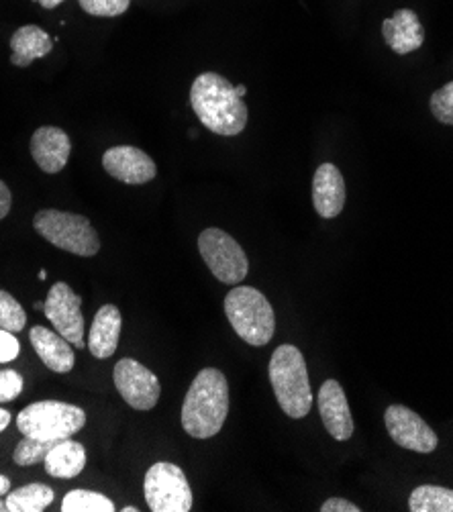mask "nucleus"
<instances>
[{"label": "nucleus", "instance_id": "obj_1", "mask_svg": "<svg viewBox=\"0 0 453 512\" xmlns=\"http://www.w3.org/2000/svg\"><path fill=\"white\" fill-rule=\"evenodd\" d=\"M190 105L211 133L239 135L247 125V107L227 78L205 72L200 74L190 88Z\"/></svg>", "mask_w": 453, "mask_h": 512}, {"label": "nucleus", "instance_id": "obj_2", "mask_svg": "<svg viewBox=\"0 0 453 512\" xmlns=\"http://www.w3.org/2000/svg\"><path fill=\"white\" fill-rule=\"evenodd\" d=\"M229 413V384L223 372L207 368L190 384L182 404V427L194 439L215 437Z\"/></svg>", "mask_w": 453, "mask_h": 512}, {"label": "nucleus", "instance_id": "obj_3", "mask_svg": "<svg viewBox=\"0 0 453 512\" xmlns=\"http://www.w3.org/2000/svg\"><path fill=\"white\" fill-rule=\"evenodd\" d=\"M270 382L278 404L290 419H302L311 413L313 390L307 362L294 345H280L270 362Z\"/></svg>", "mask_w": 453, "mask_h": 512}, {"label": "nucleus", "instance_id": "obj_4", "mask_svg": "<svg viewBox=\"0 0 453 512\" xmlns=\"http://www.w3.org/2000/svg\"><path fill=\"white\" fill-rule=\"evenodd\" d=\"M225 313L235 333L249 345L264 347L274 337V309L268 298L256 288H233L225 298Z\"/></svg>", "mask_w": 453, "mask_h": 512}, {"label": "nucleus", "instance_id": "obj_5", "mask_svg": "<svg viewBox=\"0 0 453 512\" xmlns=\"http://www.w3.org/2000/svg\"><path fill=\"white\" fill-rule=\"evenodd\" d=\"M84 425L86 415L80 406L58 400H41L29 404L17 417V427L23 437L35 439L62 441L76 435Z\"/></svg>", "mask_w": 453, "mask_h": 512}, {"label": "nucleus", "instance_id": "obj_6", "mask_svg": "<svg viewBox=\"0 0 453 512\" xmlns=\"http://www.w3.org/2000/svg\"><path fill=\"white\" fill-rule=\"evenodd\" d=\"M33 227L52 245L68 253L80 255V258H92V255H96L100 249L96 229L82 215L45 209L35 215Z\"/></svg>", "mask_w": 453, "mask_h": 512}, {"label": "nucleus", "instance_id": "obj_7", "mask_svg": "<svg viewBox=\"0 0 453 512\" xmlns=\"http://www.w3.org/2000/svg\"><path fill=\"white\" fill-rule=\"evenodd\" d=\"M143 492L154 512H188L192 508L190 484L184 472L170 462H158L147 470Z\"/></svg>", "mask_w": 453, "mask_h": 512}, {"label": "nucleus", "instance_id": "obj_8", "mask_svg": "<svg viewBox=\"0 0 453 512\" xmlns=\"http://www.w3.org/2000/svg\"><path fill=\"white\" fill-rule=\"evenodd\" d=\"M198 251L213 276L223 284H239L249 272V262L243 247L221 229L211 227L200 233Z\"/></svg>", "mask_w": 453, "mask_h": 512}, {"label": "nucleus", "instance_id": "obj_9", "mask_svg": "<svg viewBox=\"0 0 453 512\" xmlns=\"http://www.w3.org/2000/svg\"><path fill=\"white\" fill-rule=\"evenodd\" d=\"M82 300L66 284L58 282L52 286L45 300V317L56 327V331L74 347H84V317H82Z\"/></svg>", "mask_w": 453, "mask_h": 512}, {"label": "nucleus", "instance_id": "obj_10", "mask_svg": "<svg viewBox=\"0 0 453 512\" xmlns=\"http://www.w3.org/2000/svg\"><path fill=\"white\" fill-rule=\"evenodd\" d=\"M115 386L123 400L135 411H151L160 400V380L143 364L131 357L117 362L115 366Z\"/></svg>", "mask_w": 453, "mask_h": 512}, {"label": "nucleus", "instance_id": "obj_11", "mask_svg": "<svg viewBox=\"0 0 453 512\" xmlns=\"http://www.w3.org/2000/svg\"><path fill=\"white\" fill-rule=\"evenodd\" d=\"M384 423L392 441L400 447L417 451V453H431L437 449V435L435 431L415 413L411 408L402 404H392L386 408Z\"/></svg>", "mask_w": 453, "mask_h": 512}, {"label": "nucleus", "instance_id": "obj_12", "mask_svg": "<svg viewBox=\"0 0 453 512\" xmlns=\"http://www.w3.org/2000/svg\"><path fill=\"white\" fill-rule=\"evenodd\" d=\"M103 168L109 176L125 184H145L158 174L156 162L147 153L133 145H117L105 151Z\"/></svg>", "mask_w": 453, "mask_h": 512}, {"label": "nucleus", "instance_id": "obj_13", "mask_svg": "<svg viewBox=\"0 0 453 512\" xmlns=\"http://www.w3.org/2000/svg\"><path fill=\"white\" fill-rule=\"evenodd\" d=\"M72 143L60 127H39L31 137V156L45 174H58L70 160Z\"/></svg>", "mask_w": 453, "mask_h": 512}, {"label": "nucleus", "instance_id": "obj_14", "mask_svg": "<svg viewBox=\"0 0 453 512\" xmlns=\"http://www.w3.org/2000/svg\"><path fill=\"white\" fill-rule=\"evenodd\" d=\"M319 413L329 435L337 441H347L354 435V419H351L345 392L337 380H327L319 390Z\"/></svg>", "mask_w": 453, "mask_h": 512}, {"label": "nucleus", "instance_id": "obj_15", "mask_svg": "<svg viewBox=\"0 0 453 512\" xmlns=\"http://www.w3.org/2000/svg\"><path fill=\"white\" fill-rule=\"evenodd\" d=\"M382 35L386 45L400 56L417 51L425 41L423 25L415 11L400 9L382 23Z\"/></svg>", "mask_w": 453, "mask_h": 512}, {"label": "nucleus", "instance_id": "obj_16", "mask_svg": "<svg viewBox=\"0 0 453 512\" xmlns=\"http://www.w3.org/2000/svg\"><path fill=\"white\" fill-rule=\"evenodd\" d=\"M313 204L323 219L341 215L345 207V182L337 166L323 164L313 178Z\"/></svg>", "mask_w": 453, "mask_h": 512}, {"label": "nucleus", "instance_id": "obj_17", "mask_svg": "<svg viewBox=\"0 0 453 512\" xmlns=\"http://www.w3.org/2000/svg\"><path fill=\"white\" fill-rule=\"evenodd\" d=\"M31 345L35 349V353L41 357V362L56 374H68L72 372L76 357H74V349L70 347V343L60 335L49 331L41 325L31 329Z\"/></svg>", "mask_w": 453, "mask_h": 512}, {"label": "nucleus", "instance_id": "obj_18", "mask_svg": "<svg viewBox=\"0 0 453 512\" xmlns=\"http://www.w3.org/2000/svg\"><path fill=\"white\" fill-rule=\"evenodd\" d=\"M121 311L115 304H105L94 317L92 329H90V341L88 349L96 357V360H107V357H113L119 345L121 337Z\"/></svg>", "mask_w": 453, "mask_h": 512}, {"label": "nucleus", "instance_id": "obj_19", "mask_svg": "<svg viewBox=\"0 0 453 512\" xmlns=\"http://www.w3.org/2000/svg\"><path fill=\"white\" fill-rule=\"evenodd\" d=\"M54 47V39L37 25H23L11 37V64L27 68L35 60L45 58Z\"/></svg>", "mask_w": 453, "mask_h": 512}, {"label": "nucleus", "instance_id": "obj_20", "mask_svg": "<svg viewBox=\"0 0 453 512\" xmlns=\"http://www.w3.org/2000/svg\"><path fill=\"white\" fill-rule=\"evenodd\" d=\"M45 470L49 476L54 478H76L80 476V472L86 466V451L78 441L62 439L58 441L52 451L47 453V457L43 459Z\"/></svg>", "mask_w": 453, "mask_h": 512}, {"label": "nucleus", "instance_id": "obj_21", "mask_svg": "<svg viewBox=\"0 0 453 512\" xmlns=\"http://www.w3.org/2000/svg\"><path fill=\"white\" fill-rule=\"evenodd\" d=\"M54 502V490L45 484H27L7 494L9 512H41Z\"/></svg>", "mask_w": 453, "mask_h": 512}, {"label": "nucleus", "instance_id": "obj_22", "mask_svg": "<svg viewBox=\"0 0 453 512\" xmlns=\"http://www.w3.org/2000/svg\"><path fill=\"white\" fill-rule=\"evenodd\" d=\"M411 512H453V490L441 486H419L409 498Z\"/></svg>", "mask_w": 453, "mask_h": 512}, {"label": "nucleus", "instance_id": "obj_23", "mask_svg": "<svg viewBox=\"0 0 453 512\" xmlns=\"http://www.w3.org/2000/svg\"><path fill=\"white\" fill-rule=\"evenodd\" d=\"M115 504L107 496L90 490H72L62 500V512H113Z\"/></svg>", "mask_w": 453, "mask_h": 512}, {"label": "nucleus", "instance_id": "obj_24", "mask_svg": "<svg viewBox=\"0 0 453 512\" xmlns=\"http://www.w3.org/2000/svg\"><path fill=\"white\" fill-rule=\"evenodd\" d=\"M58 441H52V439H35V437H25L15 453H13V459L17 466H35L39 462H43V459L47 457V453L52 451V447L56 445Z\"/></svg>", "mask_w": 453, "mask_h": 512}, {"label": "nucleus", "instance_id": "obj_25", "mask_svg": "<svg viewBox=\"0 0 453 512\" xmlns=\"http://www.w3.org/2000/svg\"><path fill=\"white\" fill-rule=\"evenodd\" d=\"M25 325H27V313L23 311V306L15 300V296L0 290V329L19 333L25 329Z\"/></svg>", "mask_w": 453, "mask_h": 512}, {"label": "nucleus", "instance_id": "obj_26", "mask_svg": "<svg viewBox=\"0 0 453 512\" xmlns=\"http://www.w3.org/2000/svg\"><path fill=\"white\" fill-rule=\"evenodd\" d=\"M431 113L443 125H453V82L435 90L431 96Z\"/></svg>", "mask_w": 453, "mask_h": 512}, {"label": "nucleus", "instance_id": "obj_27", "mask_svg": "<svg viewBox=\"0 0 453 512\" xmlns=\"http://www.w3.org/2000/svg\"><path fill=\"white\" fill-rule=\"evenodd\" d=\"M78 3L92 17H119L129 9L131 0H78Z\"/></svg>", "mask_w": 453, "mask_h": 512}, {"label": "nucleus", "instance_id": "obj_28", "mask_svg": "<svg viewBox=\"0 0 453 512\" xmlns=\"http://www.w3.org/2000/svg\"><path fill=\"white\" fill-rule=\"evenodd\" d=\"M23 392V378L15 370L0 372V402H11Z\"/></svg>", "mask_w": 453, "mask_h": 512}, {"label": "nucleus", "instance_id": "obj_29", "mask_svg": "<svg viewBox=\"0 0 453 512\" xmlns=\"http://www.w3.org/2000/svg\"><path fill=\"white\" fill-rule=\"evenodd\" d=\"M19 351H21V343L17 341L15 333H11L7 329H0V364L13 362L19 355Z\"/></svg>", "mask_w": 453, "mask_h": 512}, {"label": "nucleus", "instance_id": "obj_30", "mask_svg": "<svg viewBox=\"0 0 453 512\" xmlns=\"http://www.w3.org/2000/svg\"><path fill=\"white\" fill-rule=\"evenodd\" d=\"M321 510L323 512H360L362 508L345 498H329L327 502H323Z\"/></svg>", "mask_w": 453, "mask_h": 512}, {"label": "nucleus", "instance_id": "obj_31", "mask_svg": "<svg viewBox=\"0 0 453 512\" xmlns=\"http://www.w3.org/2000/svg\"><path fill=\"white\" fill-rule=\"evenodd\" d=\"M11 207H13L11 190L3 180H0V221H3L11 213Z\"/></svg>", "mask_w": 453, "mask_h": 512}, {"label": "nucleus", "instance_id": "obj_32", "mask_svg": "<svg viewBox=\"0 0 453 512\" xmlns=\"http://www.w3.org/2000/svg\"><path fill=\"white\" fill-rule=\"evenodd\" d=\"M11 423V413L5 411V408H0V433H3Z\"/></svg>", "mask_w": 453, "mask_h": 512}, {"label": "nucleus", "instance_id": "obj_33", "mask_svg": "<svg viewBox=\"0 0 453 512\" xmlns=\"http://www.w3.org/2000/svg\"><path fill=\"white\" fill-rule=\"evenodd\" d=\"M35 3H39L43 9H56L58 5L64 3V0H35Z\"/></svg>", "mask_w": 453, "mask_h": 512}, {"label": "nucleus", "instance_id": "obj_34", "mask_svg": "<svg viewBox=\"0 0 453 512\" xmlns=\"http://www.w3.org/2000/svg\"><path fill=\"white\" fill-rule=\"evenodd\" d=\"M7 492H11V480L7 476H0V496H5Z\"/></svg>", "mask_w": 453, "mask_h": 512}, {"label": "nucleus", "instance_id": "obj_35", "mask_svg": "<svg viewBox=\"0 0 453 512\" xmlns=\"http://www.w3.org/2000/svg\"><path fill=\"white\" fill-rule=\"evenodd\" d=\"M235 92H237V94H239V96H241V98H243V96H245V94H247V88H245V86H243V84H241V86H235Z\"/></svg>", "mask_w": 453, "mask_h": 512}, {"label": "nucleus", "instance_id": "obj_36", "mask_svg": "<svg viewBox=\"0 0 453 512\" xmlns=\"http://www.w3.org/2000/svg\"><path fill=\"white\" fill-rule=\"evenodd\" d=\"M0 512H9L7 510V500H3V496H0Z\"/></svg>", "mask_w": 453, "mask_h": 512}, {"label": "nucleus", "instance_id": "obj_37", "mask_svg": "<svg viewBox=\"0 0 453 512\" xmlns=\"http://www.w3.org/2000/svg\"><path fill=\"white\" fill-rule=\"evenodd\" d=\"M125 512H137V508L135 506H127V508H123Z\"/></svg>", "mask_w": 453, "mask_h": 512}]
</instances>
